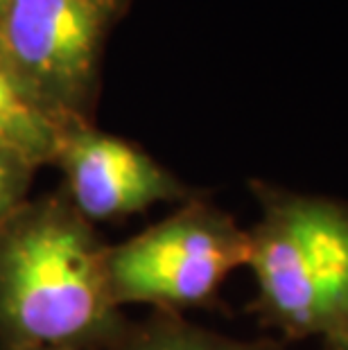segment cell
I'll return each instance as SVG.
<instances>
[{
  "mask_svg": "<svg viewBox=\"0 0 348 350\" xmlns=\"http://www.w3.org/2000/svg\"><path fill=\"white\" fill-rule=\"evenodd\" d=\"M124 10L127 0H10L0 46L59 120L91 122L102 50Z\"/></svg>",
  "mask_w": 348,
  "mask_h": 350,
  "instance_id": "cell-4",
  "label": "cell"
},
{
  "mask_svg": "<svg viewBox=\"0 0 348 350\" xmlns=\"http://www.w3.org/2000/svg\"><path fill=\"white\" fill-rule=\"evenodd\" d=\"M55 165L64 174L62 195L91 224L195 199L190 185L143 147L95 129L93 122L68 129Z\"/></svg>",
  "mask_w": 348,
  "mask_h": 350,
  "instance_id": "cell-5",
  "label": "cell"
},
{
  "mask_svg": "<svg viewBox=\"0 0 348 350\" xmlns=\"http://www.w3.org/2000/svg\"><path fill=\"white\" fill-rule=\"evenodd\" d=\"M34 170L23 163L0 156V226L29 199V185L34 181Z\"/></svg>",
  "mask_w": 348,
  "mask_h": 350,
  "instance_id": "cell-8",
  "label": "cell"
},
{
  "mask_svg": "<svg viewBox=\"0 0 348 350\" xmlns=\"http://www.w3.org/2000/svg\"><path fill=\"white\" fill-rule=\"evenodd\" d=\"M72 126L36 98L0 46V156L39 172L55 165L64 136Z\"/></svg>",
  "mask_w": 348,
  "mask_h": 350,
  "instance_id": "cell-6",
  "label": "cell"
},
{
  "mask_svg": "<svg viewBox=\"0 0 348 350\" xmlns=\"http://www.w3.org/2000/svg\"><path fill=\"white\" fill-rule=\"evenodd\" d=\"M127 327L109 244L62 192L27 199L0 226V348L111 350Z\"/></svg>",
  "mask_w": 348,
  "mask_h": 350,
  "instance_id": "cell-1",
  "label": "cell"
},
{
  "mask_svg": "<svg viewBox=\"0 0 348 350\" xmlns=\"http://www.w3.org/2000/svg\"><path fill=\"white\" fill-rule=\"evenodd\" d=\"M249 230L199 197L127 242L109 247V280L118 308L152 305L165 314L202 308L249 265Z\"/></svg>",
  "mask_w": 348,
  "mask_h": 350,
  "instance_id": "cell-3",
  "label": "cell"
},
{
  "mask_svg": "<svg viewBox=\"0 0 348 350\" xmlns=\"http://www.w3.org/2000/svg\"><path fill=\"white\" fill-rule=\"evenodd\" d=\"M25 350H81V348H25Z\"/></svg>",
  "mask_w": 348,
  "mask_h": 350,
  "instance_id": "cell-10",
  "label": "cell"
},
{
  "mask_svg": "<svg viewBox=\"0 0 348 350\" xmlns=\"http://www.w3.org/2000/svg\"><path fill=\"white\" fill-rule=\"evenodd\" d=\"M7 3H10V0H0V14H3V10L7 7Z\"/></svg>",
  "mask_w": 348,
  "mask_h": 350,
  "instance_id": "cell-11",
  "label": "cell"
},
{
  "mask_svg": "<svg viewBox=\"0 0 348 350\" xmlns=\"http://www.w3.org/2000/svg\"><path fill=\"white\" fill-rule=\"evenodd\" d=\"M260 215L249 230V269L260 321L285 339L348 341V204L251 181Z\"/></svg>",
  "mask_w": 348,
  "mask_h": 350,
  "instance_id": "cell-2",
  "label": "cell"
},
{
  "mask_svg": "<svg viewBox=\"0 0 348 350\" xmlns=\"http://www.w3.org/2000/svg\"><path fill=\"white\" fill-rule=\"evenodd\" d=\"M323 350H348V341H339V344H323Z\"/></svg>",
  "mask_w": 348,
  "mask_h": 350,
  "instance_id": "cell-9",
  "label": "cell"
},
{
  "mask_svg": "<svg viewBox=\"0 0 348 350\" xmlns=\"http://www.w3.org/2000/svg\"><path fill=\"white\" fill-rule=\"evenodd\" d=\"M111 350H283L271 339H233L195 325L179 314L159 312L150 321L129 325Z\"/></svg>",
  "mask_w": 348,
  "mask_h": 350,
  "instance_id": "cell-7",
  "label": "cell"
}]
</instances>
